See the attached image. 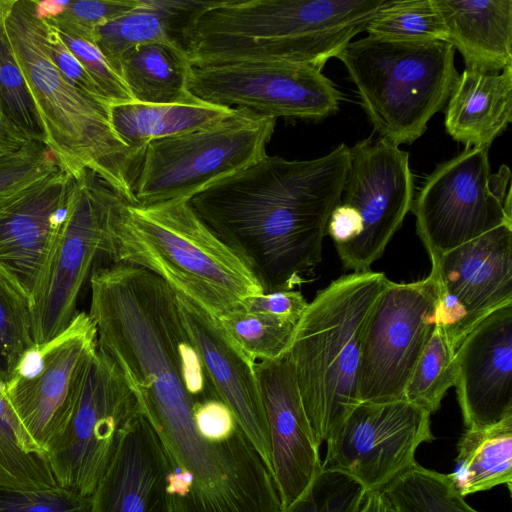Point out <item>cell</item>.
<instances>
[{
    "label": "cell",
    "instance_id": "cell-3",
    "mask_svg": "<svg viewBox=\"0 0 512 512\" xmlns=\"http://www.w3.org/2000/svg\"><path fill=\"white\" fill-rule=\"evenodd\" d=\"M4 22L42 119L45 145L60 168L72 177L86 169L93 171L133 205L132 185L140 154L116 134L110 107L84 95L55 66L47 47L46 22L37 17L34 0H16Z\"/></svg>",
    "mask_w": 512,
    "mask_h": 512
},
{
    "label": "cell",
    "instance_id": "cell-11",
    "mask_svg": "<svg viewBox=\"0 0 512 512\" xmlns=\"http://www.w3.org/2000/svg\"><path fill=\"white\" fill-rule=\"evenodd\" d=\"M435 273L413 282L388 279L365 325L358 372L360 402L404 399L412 372L435 327Z\"/></svg>",
    "mask_w": 512,
    "mask_h": 512
},
{
    "label": "cell",
    "instance_id": "cell-40",
    "mask_svg": "<svg viewBox=\"0 0 512 512\" xmlns=\"http://www.w3.org/2000/svg\"><path fill=\"white\" fill-rule=\"evenodd\" d=\"M192 419L198 434L214 443L245 434L230 407L219 397L194 403Z\"/></svg>",
    "mask_w": 512,
    "mask_h": 512
},
{
    "label": "cell",
    "instance_id": "cell-36",
    "mask_svg": "<svg viewBox=\"0 0 512 512\" xmlns=\"http://www.w3.org/2000/svg\"><path fill=\"white\" fill-rule=\"evenodd\" d=\"M60 169L54 154L41 142L30 141L14 152L0 155V202Z\"/></svg>",
    "mask_w": 512,
    "mask_h": 512
},
{
    "label": "cell",
    "instance_id": "cell-43",
    "mask_svg": "<svg viewBox=\"0 0 512 512\" xmlns=\"http://www.w3.org/2000/svg\"><path fill=\"white\" fill-rule=\"evenodd\" d=\"M362 232V221L358 211L340 202L331 212L326 234L334 242L335 248H341L355 240Z\"/></svg>",
    "mask_w": 512,
    "mask_h": 512
},
{
    "label": "cell",
    "instance_id": "cell-38",
    "mask_svg": "<svg viewBox=\"0 0 512 512\" xmlns=\"http://www.w3.org/2000/svg\"><path fill=\"white\" fill-rule=\"evenodd\" d=\"M138 0H76L69 1L58 17L45 21L59 32L93 42L95 30L134 8Z\"/></svg>",
    "mask_w": 512,
    "mask_h": 512
},
{
    "label": "cell",
    "instance_id": "cell-21",
    "mask_svg": "<svg viewBox=\"0 0 512 512\" xmlns=\"http://www.w3.org/2000/svg\"><path fill=\"white\" fill-rule=\"evenodd\" d=\"M169 463L154 429L139 414L123 434L93 495L95 512H174Z\"/></svg>",
    "mask_w": 512,
    "mask_h": 512
},
{
    "label": "cell",
    "instance_id": "cell-28",
    "mask_svg": "<svg viewBox=\"0 0 512 512\" xmlns=\"http://www.w3.org/2000/svg\"><path fill=\"white\" fill-rule=\"evenodd\" d=\"M0 483L33 489L58 486L46 453L27 434L1 388Z\"/></svg>",
    "mask_w": 512,
    "mask_h": 512
},
{
    "label": "cell",
    "instance_id": "cell-39",
    "mask_svg": "<svg viewBox=\"0 0 512 512\" xmlns=\"http://www.w3.org/2000/svg\"><path fill=\"white\" fill-rule=\"evenodd\" d=\"M58 33L64 44L84 66L111 106L136 103L122 78L92 41L59 31Z\"/></svg>",
    "mask_w": 512,
    "mask_h": 512
},
{
    "label": "cell",
    "instance_id": "cell-7",
    "mask_svg": "<svg viewBox=\"0 0 512 512\" xmlns=\"http://www.w3.org/2000/svg\"><path fill=\"white\" fill-rule=\"evenodd\" d=\"M275 124V118L236 108L214 126L149 142L138 160L133 205L188 201L256 163L267 154Z\"/></svg>",
    "mask_w": 512,
    "mask_h": 512
},
{
    "label": "cell",
    "instance_id": "cell-14",
    "mask_svg": "<svg viewBox=\"0 0 512 512\" xmlns=\"http://www.w3.org/2000/svg\"><path fill=\"white\" fill-rule=\"evenodd\" d=\"M430 416L405 399L359 402L326 441L323 467L347 473L366 491L381 492L417 463L422 443L435 439Z\"/></svg>",
    "mask_w": 512,
    "mask_h": 512
},
{
    "label": "cell",
    "instance_id": "cell-22",
    "mask_svg": "<svg viewBox=\"0 0 512 512\" xmlns=\"http://www.w3.org/2000/svg\"><path fill=\"white\" fill-rule=\"evenodd\" d=\"M447 42L457 49L465 69L499 73L512 66L511 0H434Z\"/></svg>",
    "mask_w": 512,
    "mask_h": 512
},
{
    "label": "cell",
    "instance_id": "cell-41",
    "mask_svg": "<svg viewBox=\"0 0 512 512\" xmlns=\"http://www.w3.org/2000/svg\"><path fill=\"white\" fill-rule=\"evenodd\" d=\"M47 47L50 58L61 74L80 92L91 100L111 107V104L102 94L101 90L86 71L77 57L62 41L58 30L46 22Z\"/></svg>",
    "mask_w": 512,
    "mask_h": 512
},
{
    "label": "cell",
    "instance_id": "cell-26",
    "mask_svg": "<svg viewBox=\"0 0 512 512\" xmlns=\"http://www.w3.org/2000/svg\"><path fill=\"white\" fill-rule=\"evenodd\" d=\"M190 66L184 51L149 43L123 53L116 72L136 103H189L197 101L187 90Z\"/></svg>",
    "mask_w": 512,
    "mask_h": 512
},
{
    "label": "cell",
    "instance_id": "cell-24",
    "mask_svg": "<svg viewBox=\"0 0 512 512\" xmlns=\"http://www.w3.org/2000/svg\"><path fill=\"white\" fill-rule=\"evenodd\" d=\"M213 1L138 0L131 10L99 26L93 43L115 71L122 54L138 45L162 43L186 53L188 30Z\"/></svg>",
    "mask_w": 512,
    "mask_h": 512
},
{
    "label": "cell",
    "instance_id": "cell-6",
    "mask_svg": "<svg viewBox=\"0 0 512 512\" xmlns=\"http://www.w3.org/2000/svg\"><path fill=\"white\" fill-rule=\"evenodd\" d=\"M448 42H403L368 35L337 58L357 88L374 129L392 144H411L448 101L459 76Z\"/></svg>",
    "mask_w": 512,
    "mask_h": 512
},
{
    "label": "cell",
    "instance_id": "cell-45",
    "mask_svg": "<svg viewBox=\"0 0 512 512\" xmlns=\"http://www.w3.org/2000/svg\"><path fill=\"white\" fill-rule=\"evenodd\" d=\"M69 1L34 0L35 13L40 20L50 21L63 13Z\"/></svg>",
    "mask_w": 512,
    "mask_h": 512
},
{
    "label": "cell",
    "instance_id": "cell-18",
    "mask_svg": "<svg viewBox=\"0 0 512 512\" xmlns=\"http://www.w3.org/2000/svg\"><path fill=\"white\" fill-rule=\"evenodd\" d=\"M268 425L272 476L281 509L309 488L323 467L292 366L284 355L254 364Z\"/></svg>",
    "mask_w": 512,
    "mask_h": 512
},
{
    "label": "cell",
    "instance_id": "cell-1",
    "mask_svg": "<svg viewBox=\"0 0 512 512\" xmlns=\"http://www.w3.org/2000/svg\"><path fill=\"white\" fill-rule=\"evenodd\" d=\"M349 166L344 143L309 160L266 154L188 202L263 293L293 290L322 260L328 220L341 202Z\"/></svg>",
    "mask_w": 512,
    "mask_h": 512
},
{
    "label": "cell",
    "instance_id": "cell-8",
    "mask_svg": "<svg viewBox=\"0 0 512 512\" xmlns=\"http://www.w3.org/2000/svg\"><path fill=\"white\" fill-rule=\"evenodd\" d=\"M124 200L93 171L72 177L70 206L47 278L31 309L36 347L73 321L93 274L114 263V217Z\"/></svg>",
    "mask_w": 512,
    "mask_h": 512
},
{
    "label": "cell",
    "instance_id": "cell-13",
    "mask_svg": "<svg viewBox=\"0 0 512 512\" xmlns=\"http://www.w3.org/2000/svg\"><path fill=\"white\" fill-rule=\"evenodd\" d=\"M97 347L95 325L88 313L79 311L60 335L31 351L0 386L25 431L46 455L69 419Z\"/></svg>",
    "mask_w": 512,
    "mask_h": 512
},
{
    "label": "cell",
    "instance_id": "cell-9",
    "mask_svg": "<svg viewBox=\"0 0 512 512\" xmlns=\"http://www.w3.org/2000/svg\"><path fill=\"white\" fill-rule=\"evenodd\" d=\"M511 171L491 172L488 149L466 147L436 166L413 201L416 231L431 263L506 223L512 224Z\"/></svg>",
    "mask_w": 512,
    "mask_h": 512
},
{
    "label": "cell",
    "instance_id": "cell-33",
    "mask_svg": "<svg viewBox=\"0 0 512 512\" xmlns=\"http://www.w3.org/2000/svg\"><path fill=\"white\" fill-rule=\"evenodd\" d=\"M4 21L0 23V110L28 141L45 144L44 125L15 58Z\"/></svg>",
    "mask_w": 512,
    "mask_h": 512
},
{
    "label": "cell",
    "instance_id": "cell-20",
    "mask_svg": "<svg viewBox=\"0 0 512 512\" xmlns=\"http://www.w3.org/2000/svg\"><path fill=\"white\" fill-rule=\"evenodd\" d=\"M175 293L185 328L218 395L230 407L272 475L268 425L255 361L230 339L216 317L186 296Z\"/></svg>",
    "mask_w": 512,
    "mask_h": 512
},
{
    "label": "cell",
    "instance_id": "cell-46",
    "mask_svg": "<svg viewBox=\"0 0 512 512\" xmlns=\"http://www.w3.org/2000/svg\"><path fill=\"white\" fill-rule=\"evenodd\" d=\"M361 512H390L388 503L379 491H367Z\"/></svg>",
    "mask_w": 512,
    "mask_h": 512
},
{
    "label": "cell",
    "instance_id": "cell-5",
    "mask_svg": "<svg viewBox=\"0 0 512 512\" xmlns=\"http://www.w3.org/2000/svg\"><path fill=\"white\" fill-rule=\"evenodd\" d=\"M387 281L371 270L342 275L317 292L297 323L285 355L320 446L360 402L364 329Z\"/></svg>",
    "mask_w": 512,
    "mask_h": 512
},
{
    "label": "cell",
    "instance_id": "cell-12",
    "mask_svg": "<svg viewBox=\"0 0 512 512\" xmlns=\"http://www.w3.org/2000/svg\"><path fill=\"white\" fill-rule=\"evenodd\" d=\"M187 90L197 100L266 117L323 119L339 110L341 92L321 71L287 61L190 66Z\"/></svg>",
    "mask_w": 512,
    "mask_h": 512
},
{
    "label": "cell",
    "instance_id": "cell-34",
    "mask_svg": "<svg viewBox=\"0 0 512 512\" xmlns=\"http://www.w3.org/2000/svg\"><path fill=\"white\" fill-rule=\"evenodd\" d=\"M35 348L30 304L0 273V386Z\"/></svg>",
    "mask_w": 512,
    "mask_h": 512
},
{
    "label": "cell",
    "instance_id": "cell-19",
    "mask_svg": "<svg viewBox=\"0 0 512 512\" xmlns=\"http://www.w3.org/2000/svg\"><path fill=\"white\" fill-rule=\"evenodd\" d=\"M463 423L474 430L512 414V304L482 320L455 351Z\"/></svg>",
    "mask_w": 512,
    "mask_h": 512
},
{
    "label": "cell",
    "instance_id": "cell-42",
    "mask_svg": "<svg viewBox=\"0 0 512 512\" xmlns=\"http://www.w3.org/2000/svg\"><path fill=\"white\" fill-rule=\"evenodd\" d=\"M307 305L302 293L294 289L251 295L238 304L247 312L264 314L293 324L299 322Z\"/></svg>",
    "mask_w": 512,
    "mask_h": 512
},
{
    "label": "cell",
    "instance_id": "cell-25",
    "mask_svg": "<svg viewBox=\"0 0 512 512\" xmlns=\"http://www.w3.org/2000/svg\"><path fill=\"white\" fill-rule=\"evenodd\" d=\"M236 108L202 101L173 104L128 103L110 107L111 124L131 150L142 154L157 139L177 136L214 126L233 115Z\"/></svg>",
    "mask_w": 512,
    "mask_h": 512
},
{
    "label": "cell",
    "instance_id": "cell-31",
    "mask_svg": "<svg viewBox=\"0 0 512 512\" xmlns=\"http://www.w3.org/2000/svg\"><path fill=\"white\" fill-rule=\"evenodd\" d=\"M217 319L230 339L255 362L283 357L297 326L264 314L247 312L238 305Z\"/></svg>",
    "mask_w": 512,
    "mask_h": 512
},
{
    "label": "cell",
    "instance_id": "cell-44",
    "mask_svg": "<svg viewBox=\"0 0 512 512\" xmlns=\"http://www.w3.org/2000/svg\"><path fill=\"white\" fill-rule=\"evenodd\" d=\"M28 141L7 121L0 110V155L20 149Z\"/></svg>",
    "mask_w": 512,
    "mask_h": 512
},
{
    "label": "cell",
    "instance_id": "cell-23",
    "mask_svg": "<svg viewBox=\"0 0 512 512\" xmlns=\"http://www.w3.org/2000/svg\"><path fill=\"white\" fill-rule=\"evenodd\" d=\"M512 121V66L499 73L464 69L448 98L447 133L466 147L488 149Z\"/></svg>",
    "mask_w": 512,
    "mask_h": 512
},
{
    "label": "cell",
    "instance_id": "cell-4",
    "mask_svg": "<svg viewBox=\"0 0 512 512\" xmlns=\"http://www.w3.org/2000/svg\"><path fill=\"white\" fill-rule=\"evenodd\" d=\"M113 229L114 263L155 274L216 318L244 298L263 293L188 201L134 206L122 200Z\"/></svg>",
    "mask_w": 512,
    "mask_h": 512
},
{
    "label": "cell",
    "instance_id": "cell-47",
    "mask_svg": "<svg viewBox=\"0 0 512 512\" xmlns=\"http://www.w3.org/2000/svg\"><path fill=\"white\" fill-rule=\"evenodd\" d=\"M16 0H0V23L7 17Z\"/></svg>",
    "mask_w": 512,
    "mask_h": 512
},
{
    "label": "cell",
    "instance_id": "cell-27",
    "mask_svg": "<svg viewBox=\"0 0 512 512\" xmlns=\"http://www.w3.org/2000/svg\"><path fill=\"white\" fill-rule=\"evenodd\" d=\"M449 476L465 497L499 485L512 488V414L480 429H466L457 443Z\"/></svg>",
    "mask_w": 512,
    "mask_h": 512
},
{
    "label": "cell",
    "instance_id": "cell-35",
    "mask_svg": "<svg viewBox=\"0 0 512 512\" xmlns=\"http://www.w3.org/2000/svg\"><path fill=\"white\" fill-rule=\"evenodd\" d=\"M366 493L347 473L322 467L306 492L291 506L296 512H361Z\"/></svg>",
    "mask_w": 512,
    "mask_h": 512
},
{
    "label": "cell",
    "instance_id": "cell-37",
    "mask_svg": "<svg viewBox=\"0 0 512 512\" xmlns=\"http://www.w3.org/2000/svg\"><path fill=\"white\" fill-rule=\"evenodd\" d=\"M0 512H95L92 497L61 486L21 488L0 483Z\"/></svg>",
    "mask_w": 512,
    "mask_h": 512
},
{
    "label": "cell",
    "instance_id": "cell-16",
    "mask_svg": "<svg viewBox=\"0 0 512 512\" xmlns=\"http://www.w3.org/2000/svg\"><path fill=\"white\" fill-rule=\"evenodd\" d=\"M431 270L437 281L436 327L456 351L482 320L512 304V224L444 253Z\"/></svg>",
    "mask_w": 512,
    "mask_h": 512
},
{
    "label": "cell",
    "instance_id": "cell-32",
    "mask_svg": "<svg viewBox=\"0 0 512 512\" xmlns=\"http://www.w3.org/2000/svg\"><path fill=\"white\" fill-rule=\"evenodd\" d=\"M456 377L455 351L435 327L408 381L404 399L432 414L440 408L446 392L455 386Z\"/></svg>",
    "mask_w": 512,
    "mask_h": 512
},
{
    "label": "cell",
    "instance_id": "cell-2",
    "mask_svg": "<svg viewBox=\"0 0 512 512\" xmlns=\"http://www.w3.org/2000/svg\"><path fill=\"white\" fill-rule=\"evenodd\" d=\"M385 0L213 1L186 39L191 66L287 61L322 71L362 31Z\"/></svg>",
    "mask_w": 512,
    "mask_h": 512
},
{
    "label": "cell",
    "instance_id": "cell-15",
    "mask_svg": "<svg viewBox=\"0 0 512 512\" xmlns=\"http://www.w3.org/2000/svg\"><path fill=\"white\" fill-rule=\"evenodd\" d=\"M341 201L358 211L362 232L336 249L338 256L345 269L368 271L412 208L414 178L409 153L383 138L358 141L350 148Z\"/></svg>",
    "mask_w": 512,
    "mask_h": 512
},
{
    "label": "cell",
    "instance_id": "cell-29",
    "mask_svg": "<svg viewBox=\"0 0 512 512\" xmlns=\"http://www.w3.org/2000/svg\"><path fill=\"white\" fill-rule=\"evenodd\" d=\"M381 493L390 512H479L459 493L449 474L416 463Z\"/></svg>",
    "mask_w": 512,
    "mask_h": 512
},
{
    "label": "cell",
    "instance_id": "cell-17",
    "mask_svg": "<svg viewBox=\"0 0 512 512\" xmlns=\"http://www.w3.org/2000/svg\"><path fill=\"white\" fill-rule=\"evenodd\" d=\"M72 176L60 169L0 202V273L26 298L39 299L67 219Z\"/></svg>",
    "mask_w": 512,
    "mask_h": 512
},
{
    "label": "cell",
    "instance_id": "cell-10",
    "mask_svg": "<svg viewBox=\"0 0 512 512\" xmlns=\"http://www.w3.org/2000/svg\"><path fill=\"white\" fill-rule=\"evenodd\" d=\"M141 413L124 374L97 347L69 419L47 452L57 484L92 497L123 434Z\"/></svg>",
    "mask_w": 512,
    "mask_h": 512
},
{
    "label": "cell",
    "instance_id": "cell-30",
    "mask_svg": "<svg viewBox=\"0 0 512 512\" xmlns=\"http://www.w3.org/2000/svg\"><path fill=\"white\" fill-rule=\"evenodd\" d=\"M365 31L403 42H447L448 38L434 0H386Z\"/></svg>",
    "mask_w": 512,
    "mask_h": 512
}]
</instances>
